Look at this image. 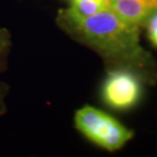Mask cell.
<instances>
[{
  "instance_id": "6da1fadb",
  "label": "cell",
  "mask_w": 157,
  "mask_h": 157,
  "mask_svg": "<svg viewBox=\"0 0 157 157\" xmlns=\"http://www.w3.org/2000/svg\"><path fill=\"white\" fill-rule=\"evenodd\" d=\"M59 19L63 26L107 58L138 67L148 62L139 44V26L124 21L109 7L84 17L61 13Z\"/></svg>"
},
{
  "instance_id": "8992f818",
  "label": "cell",
  "mask_w": 157,
  "mask_h": 157,
  "mask_svg": "<svg viewBox=\"0 0 157 157\" xmlns=\"http://www.w3.org/2000/svg\"><path fill=\"white\" fill-rule=\"evenodd\" d=\"M146 23L149 39L157 48V10L149 17Z\"/></svg>"
},
{
  "instance_id": "7a4b0ae2",
  "label": "cell",
  "mask_w": 157,
  "mask_h": 157,
  "mask_svg": "<svg viewBox=\"0 0 157 157\" xmlns=\"http://www.w3.org/2000/svg\"><path fill=\"white\" fill-rule=\"evenodd\" d=\"M76 125L83 134L102 148L114 151L132 137V132L103 111L91 106L78 110Z\"/></svg>"
},
{
  "instance_id": "52a82bcc",
  "label": "cell",
  "mask_w": 157,
  "mask_h": 157,
  "mask_svg": "<svg viewBox=\"0 0 157 157\" xmlns=\"http://www.w3.org/2000/svg\"><path fill=\"white\" fill-rule=\"evenodd\" d=\"M6 46V42L5 39L3 38L2 36H0V56H1V53L2 52L4 48H5Z\"/></svg>"
},
{
  "instance_id": "277c9868",
  "label": "cell",
  "mask_w": 157,
  "mask_h": 157,
  "mask_svg": "<svg viewBox=\"0 0 157 157\" xmlns=\"http://www.w3.org/2000/svg\"><path fill=\"white\" fill-rule=\"evenodd\" d=\"M108 5L124 21L140 26L157 10V0H108Z\"/></svg>"
},
{
  "instance_id": "3957f363",
  "label": "cell",
  "mask_w": 157,
  "mask_h": 157,
  "mask_svg": "<svg viewBox=\"0 0 157 157\" xmlns=\"http://www.w3.org/2000/svg\"><path fill=\"white\" fill-rule=\"evenodd\" d=\"M140 84L129 71L119 69L108 75L103 88V96L110 106L126 109L133 106L140 96Z\"/></svg>"
},
{
  "instance_id": "ba28073f",
  "label": "cell",
  "mask_w": 157,
  "mask_h": 157,
  "mask_svg": "<svg viewBox=\"0 0 157 157\" xmlns=\"http://www.w3.org/2000/svg\"><path fill=\"white\" fill-rule=\"evenodd\" d=\"M71 1H72V0H71Z\"/></svg>"
},
{
  "instance_id": "5b68a950",
  "label": "cell",
  "mask_w": 157,
  "mask_h": 157,
  "mask_svg": "<svg viewBox=\"0 0 157 157\" xmlns=\"http://www.w3.org/2000/svg\"><path fill=\"white\" fill-rule=\"evenodd\" d=\"M109 7L108 0H72L70 7L62 13L70 17H84Z\"/></svg>"
}]
</instances>
